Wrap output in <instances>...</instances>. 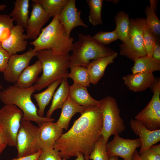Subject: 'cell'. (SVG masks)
I'll list each match as a JSON object with an SVG mask.
<instances>
[{
  "mask_svg": "<svg viewBox=\"0 0 160 160\" xmlns=\"http://www.w3.org/2000/svg\"><path fill=\"white\" fill-rule=\"evenodd\" d=\"M81 114L71 127L63 133L54 145L53 148L59 151L63 159L77 156L80 153L85 160H89L95 143L101 136L103 119L98 105L87 108Z\"/></svg>",
  "mask_w": 160,
  "mask_h": 160,
  "instance_id": "obj_1",
  "label": "cell"
},
{
  "mask_svg": "<svg viewBox=\"0 0 160 160\" xmlns=\"http://www.w3.org/2000/svg\"><path fill=\"white\" fill-rule=\"evenodd\" d=\"M74 40L56 16L47 26L41 29L37 38L30 44L33 46L36 52L51 49L54 54L59 55L69 53L71 51Z\"/></svg>",
  "mask_w": 160,
  "mask_h": 160,
  "instance_id": "obj_2",
  "label": "cell"
},
{
  "mask_svg": "<svg viewBox=\"0 0 160 160\" xmlns=\"http://www.w3.org/2000/svg\"><path fill=\"white\" fill-rule=\"evenodd\" d=\"M36 90L34 85L25 89L19 88L14 85L10 86L0 91V100L4 105H14L20 108L23 113L22 121L35 122L39 127L45 122H53L54 119L41 117L38 114V109L31 98Z\"/></svg>",
  "mask_w": 160,
  "mask_h": 160,
  "instance_id": "obj_3",
  "label": "cell"
},
{
  "mask_svg": "<svg viewBox=\"0 0 160 160\" xmlns=\"http://www.w3.org/2000/svg\"><path fill=\"white\" fill-rule=\"evenodd\" d=\"M36 56L42 68V75L34 84L36 90H41L59 79L68 78L69 53L56 55L51 49H45L36 52Z\"/></svg>",
  "mask_w": 160,
  "mask_h": 160,
  "instance_id": "obj_4",
  "label": "cell"
},
{
  "mask_svg": "<svg viewBox=\"0 0 160 160\" xmlns=\"http://www.w3.org/2000/svg\"><path fill=\"white\" fill-rule=\"evenodd\" d=\"M78 39L73 43L68 67L79 66L87 67L92 60L111 55L116 52L98 42L89 35L78 34Z\"/></svg>",
  "mask_w": 160,
  "mask_h": 160,
  "instance_id": "obj_5",
  "label": "cell"
},
{
  "mask_svg": "<svg viewBox=\"0 0 160 160\" xmlns=\"http://www.w3.org/2000/svg\"><path fill=\"white\" fill-rule=\"evenodd\" d=\"M98 105L102 116L101 136L107 143L110 137L119 134L126 128L124 120L120 115V110L116 99L108 96L99 100Z\"/></svg>",
  "mask_w": 160,
  "mask_h": 160,
  "instance_id": "obj_6",
  "label": "cell"
},
{
  "mask_svg": "<svg viewBox=\"0 0 160 160\" xmlns=\"http://www.w3.org/2000/svg\"><path fill=\"white\" fill-rule=\"evenodd\" d=\"M142 18H131L126 40L119 44L120 54L135 61L147 55L143 38Z\"/></svg>",
  "mask_w": 160,
  "mask_h": 160,
  "instance_id": "obj_7",
  "label": "cell"
},
{
  "mask_svg": "<svg viewBox=\"0 0 160 160\" xmlns=\"http://www.w3.org/2000/svg\"><path fill=\"white\" fill-rule=\"evenodd\" d=\"M39 133V127L30 121H21L16 139L17 158L33 155L42 150Z\"/></svg>",
  "mask_w": 160,
  "mask_h": 160,
  "instance_id": "obj_8",
  "label": "cell"
},
{
  "mask_svg": "<svg viewBox=\"0 0 160 160\" xmlns=\"http://www.w3.org/2000/svg\"><path fill=\"white\" fill-rule=\"evenodd\" d=\"M23 116L22 111L14 105H4L0 109V125L9 146H16L17 135Z\"/></svg>",
  "mask_w": 160,
  "mask_h": 160,
  "instance_id": "obj_9",
  "label": "cell"
},
{
  "mask_svg": "<svg viewBox=\"0 0 160 160\" xmlns=\"http://www.w3.org/2000/svg\"><path fill=\"white\" fill-rule=\"evenodd\" d=\"M153 93L152 98L147 106L135 116L147 128L153 131L160 129V79L156 78L151 88Z\"/></svg>",
  "mask_w": 160,
  "mask_h": 160,
  "instance_id": "obj_10",
  "label": "cell"
},
{
  "mask_svg": "<svg viewBox=\"0 0 160 160\" xmlns=\"http://www.w3.org/2000/svg\"><path fill=\"white\" fill-rule=\"evenodd\" d=\"M140 146L139 137L134 139H125L120 137L118 134L114 135L113 139L106 144L109 157H120L124 160H132L135 151Z\"/></svg>",
  "mask_w": 160,
  "mask_h": 160,
  "instance_id": "obj_11",
  "label": "cell"
},
{
  "mask_svg": "<svg viewBox=\"0 0 160 160\" xmlns=\"http://www.w3.org/2000/svg\"><path fill=\"white\" fill-rule=\"evenodd\" d=\"M36 55V52L30 48L24 53L11 55L7 67L3 73L7 81L15 83L23 71L29 66L31 59Z\"/></svg>",
  "mask_w": 160,
  "mask_h": 160,
  "instance_id": "obj_12",
  "label": "cell"
},
{
  "mask_svg": "<svg viewBox=\"0 0 160 160\" xmlns=\"http://www.w3.org/2000/svg\"><path fill=\"white\" fill-rule=\"evenodd\" d=\"M32 11L29 17L26 28L27 39H36L41 30L49 18L42 7L34 0L32 1Z\"/></svg>",
  "mask_w": 160,
  "mask_h": 160,
  "instance_id": "obj_13",
  "label": "cell"
},
{
  "mask_svg": "<svg viewBox=\"0 0 160 160\" xmlns=\"http://www.w3.org/2000/svg\"><path fill=\"white\" fill-rule=\"evenodd\" d=\"M81 13L76 5V0H69L68 2L58 16L57 19L64 26L67 33L70 35L71 31L79 26L88 28L80 17Z\"/></svg>",
  "mask_w": 160,
  "mask_h": 160,
  "instance_id": "obj_14",
  "label": "cell"
},
{
  "mask_svg": "<svg viewBox=\"0 0 160 160\" xmlns=\"http://www.w3.org/2000/svg\"><path fill=\"white\" fill-rule=\"evenodd\" d=\"M130 127L135 134L139 136L141 142L139 154H140L160 141V129L151 131L145 127L140 121L131 119Z\"/></svg>",
  "mask_w": 160,
  "mask_h": 160,
  "instance_id": "obj_15",
  "label": "cell"
},
{
  "mask_svg": "<svg viewBox=\"0 0 160 160\" xmlns=\"http://www.w3.org/2000/svg\"><path fill=\"white\" fill-rule=\"evenodd\" d=\"M24 31L23 27L17 25L12 29L8 37L1 43L10 56L26 49L28 43Z\"/></svg>",
  "mask_w": 160,
  "mask_h": 160,
  "instance_id": "obj_16",
  "label": "cell"
},
{
  "mask_svg": "<svg viewBox=\"0 0 160 160\" xmlns=\"http://www.w3.org/2000/svg\"><path fill=\"white\" fill-rule=\"evenodd\" d=\"M122 78L128 89L135 92H143L151 88L156 79L153 73L143 72L126 75Z\"/></svg>",
  "mask_w": 160,
  "mask_h": 160,
  "instance_id": "obj_17",
  "label": "cell"
},
{
  "mask_svg": "<svg viewBox=\"0 0 160 160\" xmlns=\"http://www.w3.org/2000/svg\"><path fill=\"white\" fill-rule=\"evenodd\" d=\"M39 138L42 151L53 148L54 145L63 133V129L55 123L47 122L39 127Z\"/></svg>",
  "mask_w": 160,
  "mask_h": 160,
  "instance_id": "obj_18",
  "label": "cell"
},
{
  "mask_svg": "<svg viewBox=\"0 0 160 160\" xmlns=\"http://www.w3.org/2000/svg\"><path fill=\"white\" fill-rule=\"evenodd\" d=\"M118 53L100 58L92 61L86 67L89 75L91 83L96 85L104 76L108 65L113 62Z\"/></svg>",
  "mask_w": 160,
  "mask_h": 160,
  "instance_id": "obj_19",
  "label": "cell"
},
{
  "mask_svg": "<svg viewBox=\"0 0 160 160\" xmlns=\"http://www.w3.org/2000/svg\"><path fill=\"white\" fill-rule=\"evenodd\" d=\"M69 97L77 104L85 108L97 105L99 103V100L90 95L87 87L75 82L70 86Z\"/></svg>",
  "mask_w": 160,
  "mask_h": 160,
  "instance_id": "obj_20",
  "label": "cell"
},
{
  "mask_svg": "<svg viewBox=\"0 0 160 160\" xmlns=\"http://www.w3.org/2000/svg\"><path fill=\"white\" fill-rule=\"evenodd\" d=\"M42 70L41 63L38 60L33 65L28 66L23 71L14 85L22 89L31 87L36 82L39 78V75Z\"/></svg>",
  "mask_w": 160,
  "mask_h": 160,
  "instance_id": "obj_21",
  "label": "cell"
},
{
  "mask_svg": "<svg viewBox=\"0 0 160 160\" xmlns=\"http://www.w3.org/2000/svg\"><path fill=\"white\" fill-rule=\"evenodd\" d=\"M86 108L77 104L69 97L63 105L60 116L56 123L62 129L67 130L72 117L77 113H82Z\"/></svg>",
  "mask_w": 160,
  "mask_h": 160,
  "instance_id": "obj_22",
  "label": "cell"
},
{
  "mask_svg": "<svg viewBox=\"0 0 160 160\" xmlns=\"http://www.w3.org/2000/svg\"><path fill=\"white\" fill-rule=\"evenodd\" d=\"M60 84L53 96L51 104L46 114L47 118H51L55 111L61 108L63 104L69 97L70 86L67 78L63 79Z\"/></svg>",
  "mask_w": 160,
  "mask_h": 160,
  "instance_id": "obj_23",
  "label": "cell"
},
{
  "mask_svg": "<svg viewBox=\"0 0 160 160\" xmlns=\"http://www.w3.org/2000/svg\"><path fill=\"white\" fill-rule=\"evenodd\" d=\"M63 79H60L51 83L44 91L33 95V97L37 103L38 109L37 113L41 117H43L45 110L53 97L55 91Z\"/></svg>",
  "mask_w": 160,
  "mask_h": 160,
  "instance_id": "obj_24",
  "label": "cell"
},
{
  "mask_svg": "<svg viewBox=\"0 0 160 160\" xmlns=\"http://www.w3.org/2000/svg\"><path fill=\"white\" fill-rule=\"evenodd\" d=\"M29 0H16L14 7L9 15L17 25L26 28L29 19Z\"/></svg>",
  "mask_w": 160,
  "mask_h": 160,
  "instance_id": "obj_25",
  "label": "cell"
},
{
  "mask_svg": "<svg viewBox=\"0 0 160 160\" xmlns=\"http://www.w3.org/2000/svg\"><path fill=\"white\" fill-rule=\"evenodd\" d=\"M132 68V74L140 72L153 73L160 71V61L147 55L139 57L134 61Z\"/></svg>",
  "mask_w": 160,
  "mask_h": 160,
  "instance_id": "obj_26",
  "label": "cell"
},
{
  "mask_svg": "<svg viewBox=\"0 0 160 160\" xmlns=\"http://www.w3.org/2000/svg\"><path fill=\"white\" fill-rule=\"evenodd\" d=\"M149 1L150 5L146 6L144 11L146 16L145 23L156 36L160 39V21L155 12L158 1L150 0Z\"/></svg>",
  "mask_w": 160,
  "mask_h": 160,
  "instance_id": "obj_27",
  "label": "cell"
},
{
  "mask_svg": "<svg viewBox=\"0 0 160 160\" xmlns=\"http://www.w3.org/2000/svg\"><path fill=\"white\" fill-rule=\"evenodd\" d=\"M129 15L123 10L118 12L115 17V29L118 39L124 42L127 39L129 28Z\"/></svg>",
  "mask_w": 160,
  "mask_h": 160,
  "instance_id": "obj_28",
  "label": "cell"
},
{
  "mask_svg": "<svg viewBox=\"0 0 160 160\" xmlns=\"http://www.w3.org/2000/svg\"><path fill=\"white\" fill-rule=\"evenodd\" d=\"M40 4L49 18L58 16L69 0H34Z\"/></svg>",
  "mask_w": 160,
  "mask_h": 160,
  "instance_id": "obj_29",
  "label": "cell"
},
{
  "mask_svg": "<svg viewBox=\"0 0 160 160\" xmlns=\"http://www.w3.org/2000/svg\"><path fill=\"white\" fill-rule=\"evenodd\" d=\"M70 68V72L68 78L72 79L73 82L80 84L87 87H89L91 81L89 74L86 67L77 66Z\"/></svg>",
  "mask_w": 160,
  "mask_h": 160,
  "instance_id": "obj_30",
  "label": "cell"
},
{
  "mask_svg": "<svg viewBox=\"0 0 160 160\" xmlns=\"http://www.w3.org/2000/svg\"><path fill=\"white\" fill-rule=\"evenodd\" d=\"M89 8V20L94 26L102 25L101 13L103 0H87Z\"/></svg>",
  "mask_w": 160,
  "mask_h": 160,
  "instance_id": "obj_31",
  "label": "cell"
},
{
  "mask_svg": "<svg viewBox=\"0 0 160 160\" xmlns=\"http://www.w3.org/2000/svg\"><path fill=\"white\" fill-rule=\"evenodd\" d=\"M142 26L144 44L147 55L152 57L153 48L154 43L158 39L148 26L145 18H142Z\"/></svg>",
  "mask_w": 160,
  "mask_h": 160,
  "instance_id": "obj_32",
  "label": "cell"
},
{
  "mask_svg": "<svg viewBox=\"0 0 160 160\" xmlns=\"http://www.w3.org/2000/svg\"><path fill=\"white\" fill-rule=\"evenodd\" d=\"M106 143L103 137L101 136L94 144L89 156V160H110L106 151Z\"/></svg>",
  "mask_w": 160,
  "mask_h": 160,
  "instance_id": "obj_33",
  "label": "cell"
},
{
  "mask_svg": "<svg viewBox=\"0 0 160 160\" xmlns=\"http://www.w3.org/2000/svg\"><path fill=\"white\" fill-rule=\"evenodd\" d=\"M14 20L9 15L0 14V42L1 43L9 36L15 26Z\"/></svg>",
  "mask_w": 160,
  "mask_h": 160,
  "instance_id": "obj_34",
  "label": "cell"
},
{
  "mask_svg": "<svg viewBox=\"0 0 160 160\" xmlns=\"http://www.w3.org/2000/svg\"><path fill=\"white\" fill-rule=\"evenodd\" d=\"M92 37L95 41L105 45L108 44L118 39L115 29L111 32H97Z\"/></svg>",
  "mask_w": 160,
  "mask_h": 160,
  "instance_id": "obj_35",
  "label": "cell"
},
{
  "mask_svg": "<svg viewBox=\"0 0 160 160\" xmlns=\"http://www.w3.org/2000/svg\"><path fill=\"white\" fill-rule=\"evenodd\" d=\"M141 160H160V144L154 145L139 154Z\"/></svg>",
  "mask_w": 160,
  "mask_h": 160,
  "instance_id": "obj_36",
  "label": "cell"
},
{
  "mask_svg": "<svg viewBox=\"0 0 160 160\" xmlns=\"http://www.w3.org/2000/svg\"><path fill=\"white\" fill-rule=\"evenodd\" d=\"M38 160H62L59 151L54 148L42 151Z\"/></svg>",
  "mask_w": 160,
  "mask_h": 160,
  "instance_id": "obj_37",
  "label": "cell"
},
{
  "mask_svg": "<svg viewBox=\"0 0 160 160\" xmlns=\"http://www.w3.org/2000/svg\"><path fill=\"white\" fill-rule=\"evenodd\" d=\"M8 53L3 47L0 42V72L4 73L10 57Z\"/></svg>",
  "mask_w": 160,
  "mask_h": 160,
  "instance_id": "obj_38",
  "label": "cell"
},
{
  "mask_svg": "<svg viewBox=\"0 0 160 160\" xmlns=\"http://www.w3.org/2000/svg\"><path fill=\"white\" fill-rule=\"evenodd\" d=\"M152 57L160 61V40H157L153 45Z\"/></svg>",
  "mask_w": 160,
  "mask_h": 160,
  "instance_id": "obj_39",
  "label": "cell"
},
{
  "mask_svg": "<svg viewBox=\"0 0 160 160\" xmlns=\"http://www.w3.org/2000/svg\"><path fill=\"white\" fill-rule=\"evenodd\" d=\"M42 151V150L40 151L33 155L19 158L17 157L9 160H38Z\"/></svg>",
  "mask_w": 160,
  "mask_h": 160,
  "instance_id": "obj_40",
  "label": "cell"
},
{
  "mask_svg": "<svg viewBox=\"0 0 160 160\" xmlns=\"http://www.w3.org/2000/svg\"><path fill=\"white\" fill-rule=\"evenodd\" d=\"M7 145V139L4 134H0V154Z\"/></svg>",
  "mask_w": 160,
  "mask_h": 160,
  "instance_id": "obj_41",
  "label": "cell"
},
{
  "mask_svg": "<svg viewBox=\"0 0 160 160\" xmlns=\"http://www.w3.org/2000/svg\"><path fill=\"white\" fill-rule=\"evenodd\" d=\"M132 160H141L137 150H135L133 154Z\"/></svg>",
  "mask_w": 160,
  "mask_h": 160,
  "instance_id": "obj_42",
  "label": "cell"
},
{
  "mask_svg": "<svg viewBox=\"0 0 160 160\" xmlns=\"http://www.w3.org/2000/svg\"><path fill=\"white\" fill-rule=\"evenodd\" d=\"M77 158L75 160H85L83 154L81 153H79L77 156ZM62 160H67L65 159H62Z\"/></svg>",
  "mask_w": 160,
  "mask_h": 160,
  "instance_id": "obj_43",
  "label": "cell"
},
{
  "mask_svg": "<svg viewBox=\"0 0 160 160\" xmlns=\"http://www.w3.org/2000/svg\"><path fill=\"white\" fill-rule=\"evenodd\" d=\"M110 160H119L118 157L116 156H112L109 157Z\"/></svg>",
  "mask_w": 160,
  "mask_h": 160,
  "instance_id": "obj_44",
  "label": "cell"
},
{
  "mask_svg": "<svg viewBox=\"0 0 160 160\" xmlns=\"http://www.w3.org/2000/svg\"><path fill=\"white\" fill-rule=\"evenodd\" d=\"M6 7V5L5 4H0V11L4 10Z\"/></svg>",
  "mask_w": 160,
  "mask_h": 160,
  "instance_id": "obj_45",
  "label": "cell"
},
{
  "mask_svg": "<svg viewBox=\"0 0 160 160\" xmlns=\"http://www.w3.org/2000/svg\"><path fill=\"white\" fill-rule=\"evenodd\" d=\"M107 1H108L111 2L114 4H116L119 2V0H107Z\"/></svg>",
  "mask_w": 160,
  "mask_h": 160,
  "instance_id": "obj_46",
  "label": "cell"
},
{
  "mask_svg": "<svg viewBox=\"0 0 160 160\" xmlns=\"http://www.w3.org/2000/svg\"><path fill=\"white\" fill-rule=\"evenodd\" d=\"M2 133V129L1 126L0 125V134Z\"/></svg>",
  "mask_w": 160,
  "mask_h": 160,
  "instance_id": "obj_47",
  "label": "cell"
},
{
  "mask_svg": "<svg viewBox=\"0 0 160 160\" xmlns=\"http://www.w3.org/2000/svg\"><path fill=\"white\" fill-rule=\"evenodd\" d=\"M4 88L2 87V86L0 84V90L1 89H3Z\"/></svg>",
  "mask_w": 160,
  "mask_h": 160,
  "instance_id": "obj_48",
  "label": "cell"
}]
</instances>
